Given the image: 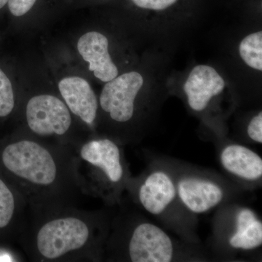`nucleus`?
Masks as SVG:
<instances>
[{
    "instance_id": "obj_10",
    "label": "nucleus",
    "mask_w": 262,
    "mask_h": 262,
    "mask_svg": "<svg viewBox=\"0 0 262 262\" xmlns=\"http://www.w3.org/2000/svg\"><path fill=\"white\" fill-rule=\"evenodd\" d=\"M177 190L183 204L194 213L210 211L224 198L223 190L218 184L203 179H183Z\"/></svg>"
},
{
    "instance_id": "obj_13",
    "label": "nucleus",
    "mask_w": 262,
    "mask_h": 262,
    "mask_svg": "<svg viewBox=\"0 0 262 262\" xmlns=\"http://www.w3.org/2000/svg\"><path fill=\"white\" fill-rule=\"evenodd\" d=\"M28 207L22 193L12 182L0 178V231L17 227L21 232L25 222L22 215Z\"/></svg>"
},
{
    "instance_id": "obj_16",
    "label": "nucleus",
    "mask_w": 262,
    "mask_h": 262,
    "mask_svg": "<svg viewBox=\"0 0 262 262\" xmlns=\"http://www.w3.org/2000/svg\"><path fill=\"white\" fill-rule=\"evenodd\" d=\"M15 106L14 92L9 77L0 69V118L13 113Z\"/></svg>"
},
{
    "instance_id": "obj_19",
    "label": "nucleus",
    "mask_w": 262,
    "mask_h": 262,
    "mask_svg": "<svg viewBox=\"0 0 262 262\" xmlns=\"http://www.w3.org/2000/svg\"><path fill=\"white\" fill-rule=\"evenodd\" d=\"M248 135L256 142L262 143V113L253 117L248 126Z\"/></svg>"
},
{
    "instance_id": "obj_2",
    "label": "nucleus",
    "mask_w": 262,
    "mask_h": 262,
    "mask_svg": "<svg viewBox=\"0 0 262 262\" xmlns=\"http://www.w3.org/2000/svg\"><path fill=\"white\" fill-rule=\"evenodd\" d=\"M104 234L103 216L68 206L31 213L20 234L32 261L67 262L99 259Z\"/></svg>"
},
{
    "instance_id": "obj_4",
    "label": "nucleus",
    "mask_w": 262,
    "mask_h": 262,
    "mask_svg": "<svg viewBox=\"0 0 262 262\" xmlns=\"http://www.w3.org/2000/svg\"><path fill=\"white\" fill-rule=\"evenodd\" d=\"M63 100L51 94L33 96L27 101L24 118L31 136L75 149L80 144L72 136L73 117Z\"/></svg>"
},
{
    "instance_id": "obj_8",
    "label": "nucleus",
    "mask_w": 262,
    "mask_h": 262,
    "mask_svg": "<svg viewBox=\"0 0 262 262\" xmlns=\"http://www.w3.org/2000/svg\"><path fill=\"white\" fill-rule=\"evenodd\" d=\"M77 50L98 80L107 82L118 76V69L108 53L107 38L103 34L98 32L85 33L79 39Z\"/></svg>"
},
{
    "instance_id": "obj_6",
    "label": "nucleus",
    "mask_w": 262,
    "mask_h": 262,
    "mask_svg": "<svg viewBox=\"0 0 262 262\" xmlns=\"http://www.w3.org/2000/svg\"><path fill=\"white\" fill-rule=\"evenodd\" d=\"M173 244L166 232L151 223L136 226L127 239L125 253L133 262H168L173 257Z\"/></svg>"
},
{
    "instance_id": "obj_1",
    "label": "nucleus",
    "mask_w": 262,
    "mask_h": 262,
    "mask_svg": "<svg viewBox=\"0 0 262 262\" xmlns=\"http://www.w3.org/2000/svg\"><path fill=\"white\" fill-rule=\"evenodd\" d=\"M0 163L30 213L74 206L82 193L74 150L58 143L20 136L2 148Z\"/></svg>"
},
{
    "instance_id": "obj_15",
    "label": "nucleus",
    "mask_w": 262,
    "mask_h": 262,
    "mask_svg": "<svg viewBox=\"0 0 262 262\" xmlns=\"http://www.w3.org/2000/svg\"><path fill=\"white\" fill-rule=\"evenodd\" d=\"M239 55L251 68L262 70V32L250 34L239 44Z\"/></svg>"
},
{
    "instance_id": "obj_11",
    "label": "nucleus",
    "mask_w": 262,
    "mask_h": 262,
    "mask_svg": "<svg viewBox=\"0 0 262 262\" xmlns=\"http://www.w3.org/2000/svg\"><path fill=\"white\" fill-rule=\"evenodd\" d=\"M177 194V187L168 174L155 171L148 176L140 186L139 200L146 211L159 215L173 201Z\"/></svg>"
},
{
    "instance_id": "obj_5",
    "label": "nucleus",
    "mask_w": 262,
    "mask_h": 262,
    "mask_svg": "<svg viewBox=\"0 0 262 262\" xmlns=\"http://www.w3.org/2000/svg\"><path fill=\"white\" fill-rule=\"evenodd\" d=\"M144 79L136 72L115 77L105 84L99 98L100 106L113 122L127 123L135 113V101Z\"/></svg>"
},
{
    "instance_id": "obj_20",
    "label": "nucleus",
    "mask_w": 262,
    "mask_h": 262,
    "mask_svg": "<svg viewBox=\"0 0 262 262\" xmlns=\"http://www.w3.org/2000/svg\"><path fill=\"white\" fill-rule=\"evenodd\" d=\"M8 0H0V10L4 9L5 7H7Z\"/></svg>"
},
{
    "instance_id": "obj_12",
    "label": "nucleus",
    "mask_w": 262,
    "mask_h": 262,
    "mask_svg": "<svg viewBox=\"0 0 262 262\" xmlns=\"http://www.w3.org/2000/svg\"><path fill=\"white\" fill-rule=\"evenodd\" d=\"M221 163L229 173L249 182L261 178L262 160L257 153L238 144H231L221 153Z\"/></svg>"
},
{
    "instance_id": "obj_18",
    "label": "nucleus",
    "mask_w": 262,
    "mask_h": 262,
    "mask_svg": "<svg viewBox=\"0 0 262 262\" xmlns=\"http://www.w3.org/2000/svg\"><path fill=\"white\" fill-rule=\"evenodd\" d=\"M134 5L143 9L163 10L173 5L177 0H130Z\"/></svg>"
},
{
    "instance_id": "obj_3",
    "label": "nucleus",
    "mask_w": 262,
    "mask_h": 262,
    "mask_svg": "<svg viewBox=\"0 0 262 262\" xmlns=\"http://www.w3.org/2000/svg\"><path fill=\"white\" fill-rule=\"evenodd\" d=\"M81 192L114 202L126 180L121 148L113 139H85L74 149Z\"/></svg>"
},
{
    "instance_id": "obj_9",
    "label": "nucleus",
    "mask_w": 262,
    "mask_h": 262,
    "mask_svg": "<svg viewBox=\"0 0 262 262\" xmlns=\"http://www.w3.org/2000/svg\"><path fill=\"white\" fill-rule=\"evenodd\" d=\"M225 86V81L214 69L199 65L189 74L184 90L189 106L194 111L201 112L207 107L212 98L223 91Z\"/></svg>"
},
{
    "instance_id": "obj_7",
    "label": "nucleus",
    "mask_w": 262,
    "mask_h": 262,
    "mask_svg": "<svg viewBox=\"0 0 262 262\" xmlns=\"http://www.w3.org/2000/svg\"><path fill=\"white\" fill-rule=\"evenodd\" d=\"M58 89L71 113L92 128L97 117L98 102L88 81L79 77H66L60 81Z\"/></svg>"
},
{
    "instance_id": "obj_14",
    "label": "nucleus",
    "mask_w": 262,
    "mask_h": 262,
    "mask_svg": "<svg viewBox=\"0 0 262 262\" xmlns=\"http://www.w3.org/2000/svg\"><path fill=\"white\" fill-rule=\"evenodd\" d=\"M232 248L253 250L262 244V223L254 212L244 208L239 212L236 220V231L229 239Z\"/></svg>"
},
{
    "instance_id": "obj_17",
    "label": "nucleus",
    "mask_w": 262,
    "mask_h": 262,
    "mask_svg": "<svg viewBox=\"0 0 262 262\" xmlns=\"http://www.w3.org/2000/svg\"><path fill=\"white\" fill-rule=\"evenodd\" d=\"M39 0H8L7 8L14 17H22L37 5Z\"/></svg>"
}]
</instances>
